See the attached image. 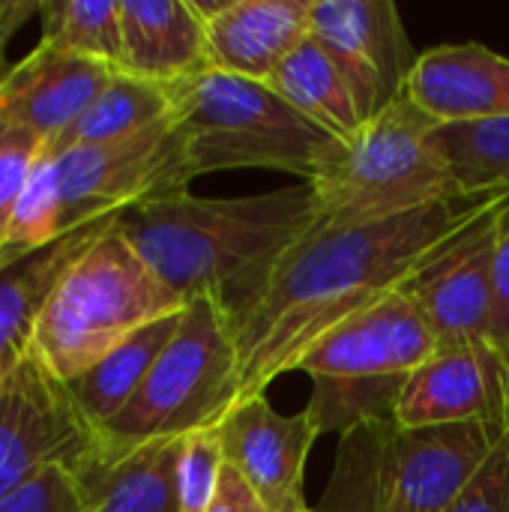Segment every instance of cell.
<instances>
[{
  "mask_svg": "<svg viewBox=\"0 0 509 512\" xmlns=\"http://www.w3.org/2000/svg\"><path fill=\"white\" fill-rule=\"evenodd\" d=\"M498 195H462L381 222H318L282 258L261 300L231 327L237 402L297 372L300 357L324 333L399 291Z\"/></svg>",
  "mask_w": 509,
  "mask_h": 512,
  "instance_id": "cell-1",
  "label": "cell"
},
{
  "mask_svg": "<svg viewBox=\"0 0 509 512\" xmlns=\"http://www.w3.org/2000/svg\"><path fill=\"white\" fill-rule=\"evenodd\" d=\"M321 222L309 183L240 198L177 192L117 213V231L186 303L210 300L231 327L261 300L282 258Z\"/></svg>",
  "mask_w": 509,
  "mask_h": 512,
  "instance_id": "cell-2",
  "label": "cell"
},
{
  "mask_svg": "<svg viewBox=\"0 0 509 512\" xmlns=\"http://www.w3.org/2000/svg\"><path fill=\"white\" fill-rule=\"evenodd\" d=\"M168 90L192 180L264 168L309 183L342 150V141L294 111L267 81L204 69Z\"/></svg>",
  "mask_w": 509,
  "mask_h": 512,
  "instance_id": "cell-3",
  "label": "cell"
},
{
  "mask_svg": "<svg viewBox=\"0 0 509 512\" xmlns=\"http://www.w3.org/2000/svg\"><path fill=\"white\" fill-rule=\"evenodd\" d=\"M504 429L507 423L405 429L396 420L360 426L339 441L312 512H444Z\"/></svg>",
  "mask_w": 509,
  "mask_h": 512,
  "instance_id": "cell-4",
  "label": "cell"
},
{
  "mask_svg": "<svg viewBox=\"0 0 509 512\" xmlns=\"http://www.w3.org/2000/svg\"><path fill=\"white\" fill-rule=\"evenodd\" d=\"M183 309L186 300L144 264L111 222L48 297L33 354L54 378L69 384L141 327Z\"/></svg>",
  "mask_w": 509,
  "mask_h": 512,
  "instance_id": "cell-5",
  "label": "cell"
},
{
  "mask_svg": "<svg viewBox=\"0 0 509 512\" xmlns=\"http://www.w3.org/2000/svg\"><path fill=\"white\" fill-rule=\"evenodd\" d=\"M438 126L408 96L372 117L309 180L321 222H381L462 198L438 147Z\"/></svg>",
  "mask_w": 509,
  "mask_h": 512,
  "instance_id": "cell-6",
  "label": "cell"
},
{
  "mask_svg": "<svg viewBox=\"0 0 509 512\" xmlns=\"http://www.w3.org/2000/svg\"><path fill=\"white\" fill-rule=\"evenodd\" d=\"M234 366V330L222 309L210 300L186 303L174 339L141 390L99 429V456L216 429L237 405Z\"/></svg>",
  "mask_w": 509,
  "mask_h": 512,
  "instance_id": "cell-7",
  "label": "cell"
},
{
  "mask_svg": "<svg viewBox=\"0 0 509 512\" xmlns=\"http://www.w3.org/2000/svg\"><path fill=\"white\" fill-rule=\"evenodd\" d=\"M51 159L63 231L117 216L153 198L186 192L192 183L174 117L129 138L75 147Z\"/></svg>",
  "mask_w": 509,
  "mask_h": 512,
  "instance_id": "cell-8",
  "label": "cell"
},
{
  "mask_svg": "<svg viewBox=\"0 0 509 512\" xmlns=\"http://www.w3.org/2000/svg\"><path fill=\"white\" fill-rule=\"evenodd\" d=\"M99 453V429L69 387L30 351L0 384V498L51 465L78 474Z\"/></svg>",
  "mask_w": 509,
  "mask_h": 512,
  "instance_id": "cell-9",
  "label": "cell"
},
{
  "mask_svg": "<svg viewBox=\"0 0 509 512\" xmlns=\"http://www.w3.org/2000/svg\"><path fill=\"white\" fill-rule=\"evenodd\" d=\"M507 198L509 192L498 195L399 288L426 318L438 348L492 345L495 249Z\"/></svg>",
  "mask_w": 509,
  "mask_h": 512,
  "instance_id": "cell-10",
  "label": "cell"
},
{
  "mask_svg": "<svg viewBox=\"0 0 509 512\" xmlns=\"http://www.w3.org/2000/svg\"><path fill=\"white\" fill-rule=\"evenodd\" d=\"M312 36L348 78L366 123L405 99L417 57L393 0H312Z\"/></svg>",
  "mask_w": 509,
  "mask_h": 512,
  "instance_id": "cell-11",
  "label": "cell"
},
{
  "mask_svg": "<svg viewBox=\"0 0 509 512\" xmlns=\"http://www.w3.org/2000/svg\"><path fill=\"white\" fill-rule=\"evenodd\" d=\"M225 462L249 483L267 512H312L306 462L321 438L312 417L279 414L267 393L240 399L216 426Z\"/></svg>",
  "mask_w": 509,
  "mask_h": 512,
  "instance_id": "cell-12",
  "label": "cell"
},
{
  "mask_svg": "<svg viewBox=\"0 0 509 512\" xmlns=\"http://www.w3.org/2000/svg\"><path fill=\"white\" fill-rule=\"evenodd\" d=\"M438 351L414 300L393 291L324 333L297 363L309 378H405Z\"/></svg>",
  "mask_w": 509,
  "mask_h": 512,
  "instance_id": "cell-13",
  "label": "cell"
},
{
  "mask_svg": "<svg viewBox=\"0 0 509 512\" xmlns=\"http://www.w3.org/2000/svg\"><path fill=\"white\" fill-rule=\"evenodd\" d=\"M393 420L405 429L509 420V366L492 345L438 348L405 375Z\"/></svg>",
  "mask_w": 509,
  "mask_h": 512,
  "instance_id": "cell-14",
  "label": "cell"
},
{
  "mask_svg": "<svg viewBox=\"0 0 509 512\" xmlns=\"http://www.w3.org/2000/svg\"><path fill=\"white\" fill-rule=\"evenodd\" d=\"M114 66L39 42L0 78V120L45 144L66 132L114 78Z\"/></svg>",
  "mask_w": 509,
  "mask_h": 512,
  "instance_id": "cell-15",
  "label": "cell"
},
{
  "mask_svg": "<svg viewBox=\"0 0 509 512\" xmlns=\"http://www.w3.org/2000/svg\"><path fill=\"white\" fill-rule=\"evenodd\" d=\"M207 27L210 66L270 81L279 63L312 33V0H192Z\"/></svg>",
  "mask_w": 509,
  "mask_h": 512,
  "instance_id": "cell-16",
  "label": "cell"
},
{
  "mask_svg": "<svg viewBox=\"0 0 509 512\" xmlns=\"http://www.w3.org/2000/svg\"><path fill=\"white\" fill-rule=\"evenodd\" d=\"M405 96L441 126L509 117V57L480 42L429 48Z\"/></svg>",
  "mask_w": 509,
  "mask_h": 512,
  "instance_id": "cell-17",
  "label": "cell"
},
{
  "mask_svg": "<svg viewBox=\"0 0 509 512\" xmlns=\"http://www.w3.org/2000/svg\"><path fill=\"white\" fill-rule=\"evenodd\" d=\"M120 72L171 87L210 66L207 27L192 0H120Z\"/></svg>",
  "mask_w": 509,
  "mask_h": 512,
  "instance_id": "cell-18",
  "label": "cell"
},
{
  "mask_svg": "<svg viewBox=\"0 0 509 512\" xmlns=\"http://www.w3.org/2000/svg\"><path fill=\"white\" fill-rule=\"evenodd\" d=\"M114 216L78 225L51 246L0 270V384L33 351L39 315L69 267L111 228Z\"/></svg>",
  "mask_w": 509,
  "mask_h": 512,
  "instance_id": "cell-19",
  "label": "cell"
},
{
  "mask_svg": "<svg viewBox=\"0 0 509 512\" xmlns=\"http://www.w3.org/2000/svg\"><path fill=\"white\" fill-rule=\"evenodd\" d=\"M183 438L150 441L120 456H99L75 480L84 512H180L177 462Z\"/></svg>",
  "mask_w": 509,
  "mask_h": 512,
  "instance_id": "cell-20",
  "label": "cell"
},
{
  "mask_svg": "<svg viewBox=\"0 0 509 512\" xmlns=\"http://www.w3.org/2000/svg\"><path fill=\"white\" fill-rule=\"evenodd\" d=\"M267 84L294 111H300L342 144L354 141L366 126L348 78L312 33L279 63Z\"/></svg>",
  "mask_w": 509,
  "mask_h": 512,
  "instance_id": "cell-21",
  "label": "cell"
},
{
  "mask_svg": "<svg viewBox=\"0 0 509 512\" xmlns=\"http://www.w3.org/2000/svg\"><path fill=\"white\" fill-rule=\"evenodd\" d=\"M180 318L183 312L141 327L126 342H120L111 354H105L96 366H90L87 372H81L66 384L75 405L96 429L111 423L132 402V396L141 390L150 369L174 339Z\"/></svg>",
  "mask_w": 509,
  "mask_h": 512,
  "instance_id": "cell-22",
  "label": "cell"
},
{
  "mask_svg": "<svg viewBox=\"0 0 509 512\" xmlns=\"http://www.w3.org/2000/svg\"><path fill=\"white\" fill-rule=\"evenodd\" d=\"M174 102L171 90L144 78H135L129 72H114V78L105 84V90L96 96V102L54 141L45 144L48 156L69 153L75 147H93L129 138L165 117H171Z\"/></svg>",
  "mask_w": 509,
  "mask_h": 512,
  "instance_id": "cell-23",
  "label": "cell"
},
{
  "mask_svg": "<svg viewBox=\"0 0 509 512\" xmlns=\"http://www.w3.org/2000/svg\"><path fill=\"white\" fill-rule=\"evenodd\" d=\"M438 147L462 195L509 192V117L438 126Z\"/></svg>",
  "mask_w": 509,
  "mask_h": 512,
  "instance_id": "cell-24",
  "label": "cell"
},
{
  "mask_svg": "<svg viewBox=\"0 0 509 512\" xmlns=\"http://www.w3.org/2000/svg\"><path fill=\"white\" fill-rule=\"evenodd\" d=\"M39 42L108 63H123L120 0H42Z\"/></svg>",
  "mask_w": 509,
  "mask_h": 512,
  "instance_id": "cell-25",
  "label": "cell"
},
{
  "mask_svg": "<svg viewBox=\"0 0 509 512\" xmlns=\"http://www.w3.org/2000/svg\"><path fill=\"white\" fill-rule=\"evenodd\" d=\"M405 378H312V399L303 408L318 435H351L360 426L393 420Z\"/></svg>",
  "mask_w": 509,
  "mask_h": 512,
  "instance_id": "cell-26",
  "label": "cell"
},
{
  "mask_svg": "<svg viewBox=\"0 0 509 512\" xmlns=\"http://www.w3.org/2000/svg\"><path fill=\"white\" fill-rule=\"evenodd\" d=\"M63 231L60 225V201H57V180H54V159L42 150L39 162L33 165L15 213L9 219L3 246H0V270L51 246Z\"/></svg>",
  "mask_w": 509,
  "mask_h": 512,
  "instance_id": "cell-27",
  "label": "cell"
},
{
  "mask_svg": "<svg viewBox=\"0 0 509 512\" xmlns=\"http://www.w3.org/2000/svg\"><path fill=\"white\" fill-rule=\"evenodd\" d=\"M225 468V453L216 429H204L195 435H186L180 444V462H177V492H180V512H207L219 477Z\"/></svg>",
  "mask_w": 509,
  "mask_h": 512,
  "instance_id": "cell-28",
  "label": "cell"
},
{
  "mask_svg": "<svg viewBox=\"0 0 509 512\" xmlns=\"http://www.w3.org/2000/svg\"><path fill=\"white\" fill-rule=\"evenodd\" d=\"M42 150H45V141L39 135L0 120V246H3L9 219L15 213V204L21 198V189L33 165L39 162Z\"/></svg>",
  "mask_w": 509,
  "mask_h": 512,
  "instance_id": "cell-29",
  "label": "cell"
},
{
  "mask_svg": "<svg viewBox=\"0 0 509 512\" xmlns=\"http://www.w3.org/2000/svg\"><path fill=\"white\" fill-rule=\"evenodd\" d=\"M444 512H509V420L486 462Z\"/></svg>",
  "mask_w": 509,
  "mask_h": 512,
  "instance_id": "cell-30",
  "label": "cell"
},
{
  "mask_svg": "<svg viewBox=\"0 0 509 512\" xmlns=\"http://www.w3.org/2000/svg\"><path fill=\"white\" fill-rule=\"evenodd\" d=\"M0 512H84V504L75 474L63 465H51L0 498Z\"/></svg>",
  "mask_w": 509,
  "mask_h": 512,
  "instance_id": "cell-31",
  "label": "cell"
},
{
  "mask_svg": "<svg viewBox=\"0 0 509 512\" xmlns=\"http://www.w3.org/2000/svg\"><path fill=\"white\" fill-rule=\"evenodd\" d=\"M492 348L509 366V198L501 210L498 249H495V321H492Z\"/></svg>",
  "mask_w": 509,
  "mask_h": 512,
  "instance_id": "cell-32",
  "label": "cell"
},
{
  "mask_svg": "<svg viewBox=\"0 0 509 512\" xmlns=\"http://www.w3.org/2000/svg\"><path fill=\"white\" fill-rule=\"evenodd\" d=\"M207 512H267V507L258 501V495L249 489V483L225 462L216 498H213V504H210Z\"/></svg>",
  "mask_w": 509,
  "mask_h": 512,
  "instance_id": "cell-33",
  "label": "cell"
},
{
  "mask_svg": "<svg viewBox=\"0 0 509 512\" xmlns=\"http://www.w3.org/2000/svg\"><path fill=\"white\" fill-rule=\"evenodd\" d=\"M42 0H0V78L9 69L6 66V45L21 30V24L33 15H39Z\"/></svg>",
  "mask_w": 509,
  "mask_h": 512,
  "instance_id": "cell-34",
  "label": "cell"
}]
</instances>
